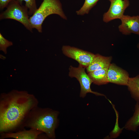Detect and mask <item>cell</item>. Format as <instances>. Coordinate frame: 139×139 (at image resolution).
I'll list each match as a JSON object with an SVG mask.
<instances>
[{"instance_id":"obj_3","label":"cell","mask_w":139,"mask_h":139,"mask_svg":"<svg viewBox=\"0 0 139 139\" xmlns=\"http://www.w3.org/2000/svg\"><path fill=\"white\" fill-rule=\"evenodd\" d=\"M54 14L64 19H67L59 0H43L35 13L29 18L32 27L36 29L39 32H42L44 21L48 16Z\"/></svg>"},{"instance_id":"obj_16","label":"cell","mask_w":139,"mask_h":139,"mask_svg":"<svg viewBox=\"0 0 139 139\" xmlns=\"http://www.w3.org/2000/svg\"><path fill=\"white\" fill-rule=\"evenodd\" d=\"M21 5L23 1L25 2V6L28 10L29 16H32L37 9L36 0H17Z\"/></svg>"},{"instance_id":"obj_14","label":"cell","mask_w":139,"mask_h":139,"mask_svg":"<svg viewBox=\"0 0 139 139\" xmlns=\"http://www.w3.org/2000/svg\"><path fill=\"white\" fill-rule=\"evenodd\" d=\"M127 86L131 97L136 102H139V75L129 77Z\"/></svg>"},{"instance_id":"obj_1","label":"cell","mask_w":139,"mask_h":139,"mask_svg":"<svg viewBox=\"0 0 139 139\" xmlns=\"http://www.w3.org/2000/svg\"><path fill=\"white\" fill-rule=\"evenodd\" d=\"M35 96L25 91L14 90L0 95V134L24 128V124L30 111L38 106Z\"/></svg>"},{"instance_id":"obj_17","label":"cell","mask_w":139,"mask_h":139,"mask_svg":"<svg viewBox=\"0 0 139 139\" xmlns=\"http://www.w3.org/2000/svg\"><path fill=\"white\" fill-rule=\"evenodd\" d=\"M13 43L5 38L0 33V50L3 51L5 54L7 53V49L8 47L12 45Z\"/></svg>"},{"instance_id":"obj_19","label":"cell","mask_w":139,"mask_h":139,"mask_svg":"<svg viewBox=\"0 0 139 139\" xmlns=\"http://www.w3.org/2000/svg\"><path fill=\"white\" fill-rule=\"evenodd\" d=\"M137 48L139 49V43L137 45Z\"/></svg>"},{"instance_id":"obj_7","label":"cell","mask_w":139,"mask_h":139,"mask_svg":"<svg viewBox=\"0 0 139 139\" xmlns=\"http://www.w3.org/2000/svg\"><path fill=\"white\" fill-rule=\"evenodd\" d=\"M108 0L110 2V5L108 11L103 14L102 17L103 22L106 23L115 19H120L130 5L129 0Z\"/></svg>"},{"instance_id":"obj_18","label":"cell","mask_w":139,"mask_h":139,"mask_svg":"<svg viewBox=\"0 0 139 139\" xmlns=\"http://www.w3.org/2000/svg\"><path fill=\"white\" fill-rule=\"evenodd\" d=\"M13 0H0V9L2 10Z\"/></svg>"},{"instance_id":"obj_4","label":"cell","mask_w":139,"mask_h":139,"mask_svg":"<svg viewBox=\"0 0 139 139\" xmlns=\"http://www.w3.org/2000/svg\"><path fill=\"white\" fill-rule=\"evenodd\" d=\"M6 7V10L0 14V20L10 19L15 20L32 32L33 28L29 18L28 9L25 5H21L17 0H13Z\"/></svg>"},{"instance_id":"obj_2","label":"cell","mask_w":139,"mask_h":139,"mask_svg":"<svg viewBox=\"0 0 139 139\" xmlns=\"http://www.w3.org/2000/svg\"><path fill=\"white\" fill-rule=\"evenodd\" d=\"M59 114L57 111L38 106L29 113L25 120L24 127L40 131L48 138L55 139Z\"/></svg>"},{"instance_id":"obj_10","label":"cell","mask_w":139,"mask_h":139,"mask_svg":"<svg viewBox=\"0 0 139 139\" xmlns=\"http://www.w3.org/2000/svg\"><path fill=\"white\" fill-rule=\"evenodd\" d=\"M129 77L125 71L113 64H110L107 72L109 82L127 85Z\"/></svg>"},{"instance_id":"obj_12","label":"cell","mask_w":139,"mask_h":139,"mask_svg":"<svg viewBox=\"0 0 139 139\" xmlns=\"http://www.w3.org/2000/svg\"><path fill=\"white\" fill-rule=\"evenodd\" d=\"M108 68H104L90 72L88 74L93 83L100 85L106 84L109 82L107 79Z\"/></svg>"},{"instance_id":"obj_5","label":"cell","mask_w":139,"mask_h":139,"mask_svg":"<svg viewBox=\"0 0 139 139\" xmlns=\"http://www.w3.org/2000/svg\"><path fill=\"white\" fill-rule=\"evenodd\" d=\"M85 67L80 64L77 67L70 66L69 68V76L75 77L79 82L81 86L80 97L84 98L88 93H91L96 95L105 97L103 94L92 91L90 88L92 81L85 71Z\"/></svg>"},{"instance_id":"obj_6","label":"cell","mask_w":139,"mask_h":139,"mask_svg":"<svg viewBox=\"0 0 139 139\" xmlns=\"http://www.w3.org/2000/svg\"><path fill=\"white\" fill-rule=\"evenodd\" d=\"M62 50L65 56L76 60L85 67L90 65L95 56L90 52L70 46H63Z\"/></svg>"},{"instance_id":"obj_15","label":"cell","mask_w":139,"mask_h":139,"mask_svg":"<svg viewBox=\"0 0 139 139\" xmlns=\"http://www.w3.org/2000/svg\"><path fill=\"white\" fill-rule=\"evenodd\" d=\"M99 0H85L83 5L79 10L76 11V13L80 15L88 14Z\"/></svg>"},{"instance_id":"obj_9","label":"cell","mask_w":139,"mask_h":139,"mask_svg":"<svg viewBox=\"0 0 139 139\" xmlns=\"http://www.w3.org/2000/svg\"><path fill=\"white\" fill-rule=\"evenodd\" d=\"M43 132L36 130L25 129L14 132L3 133L0 134V139L12 138L15 139H43L48 138L42 134Z\"/></svg>"},{"instance_id":"obj_13","label":"cell","mask_w":139,"mask_h":139,"mask_svg":"<svg viewBox=\"0 0 139 139\" xmlns=\"http://www.w3.org/2000/svg\"><path fill=\"white\" fill-rule=\"evenodd\" d=\"M139 127V102L135 105L132 116L126 123L124 127L126 130L136 132Z\"/></svg>"},{"instance_id":"obj_8","label":"cell","mask_w":139,"mask_h":139,"mask_svg":"<svg viewBox=\"0 0 139 139\" xmlns=\"http://www.w3.org/2000/svg\"><path fill=\"white\" fill-rule=\"evenodd\" d=\"M120 20L121 23L118 29L122 34L127 35L133 33L139 35V15H124Z\"/></svg>"},{"instance_id":"obj_11","label":"cell","mask_w":139,"mask_h":139,"mask_svg":"<svg viewBox=\"0 0 139 139\" xmlns=\"http://www.w3.org/2000/svg\"><path fill=\"white\" fill-rule=\"evenodd\" d=\"M111 60L110 57H105L98 54L92 63L86 68L88 73L93 71L104 68H108Z\"/></svg>"}]
</instances>
